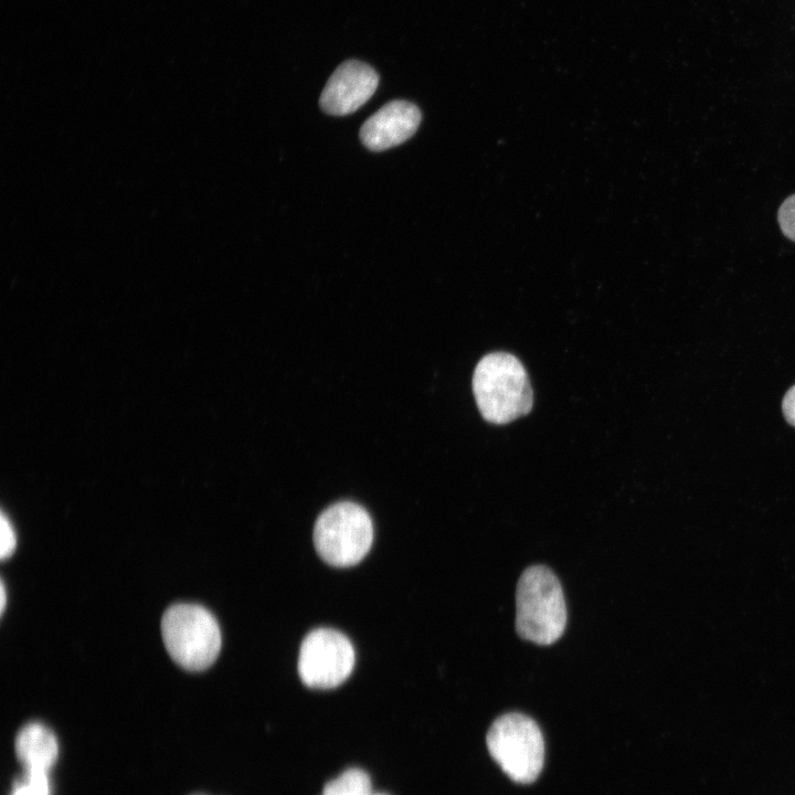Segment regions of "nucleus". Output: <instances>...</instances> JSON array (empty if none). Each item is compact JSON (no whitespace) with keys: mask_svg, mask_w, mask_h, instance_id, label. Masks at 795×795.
<instances>
[{"mask_svg":"<svg viewBox=\"0 0 795 795\" xmlns=\"http://www.w3.org/2000/svg\"><path fill=\"white\" fill-rule=\"evenodd\" d=\"M379 85L377 72L360 61L340 64L325 85L319 104L330 115L351 114L364 105Z\"/></svg>","mask_w":795,"mask_h":795,"instance_id":"7","label":"nucleus"},{"mask_svg":"<svg viewBox=\"0 0 795 795\" xmlns=\"http://www.w3.org/2000/svg\"><path fill=\"white\" fill-rule=\"evenodd\" d=\"M516 610V629L523 639L551 645L565 629L566 607L562 586L544 565H532L520 575Z\"/></svg>","mask_w":795,"mask_h":795,"instance_id":"2","label":"nucleus"},{"mask_svg":"<svg viewBox=\"0 0 795 795\" xmlns=\"http://www.w3.org/2000/svg\"><path fill=\"white\" fill-rule=\"evenodd\" d=\"M0 536H1V543H0V556L1 560H4L9 558L12 552L15 549L17 545V537L14 533V530L12 528L11 522L6 517V515L1 513V521H0Z\"/></svg>","mask_w":795,"mask_h":795,"instance_id":"13","label":"nucleus"},{"mask_svg":"<svg viewBox=\"0 0 795 795\" xmlns=\"http://www.w3.org/2000/svg\"><path fill=\"white\" fill-rule=\"evenodd\" d=\"M161 633L171 658L191 671L211 666L221 649V632L215 617L197 604L170 606L162 616Z\"/></svg>","mask_w":795,"mask_h":795,"instance_id":"3","label":"nucleus"},{"mask_svg":"<svg viewBox=\"0 0 795 795\" xmlns=\"http://www.w3.org/2000/svg\"><path fill=\"white\" fill-rule=\"evenodd\" d=\"M421 112L406 100H392L371 115L360 128V139L370 150L382 151L410 139L421 123Z\"/></svg>","mask_w":795,"mask_h":795,"instance_id":"8","label":"nucleus"},{"mask_svg":"<svg viewBox=\"0 0 795 795\" xmlns=\"http://www.w3.org/2000/svg\"><path fill=\"white\" fill-rule=\"evenodd\" d=\"M15 753L25 770L47 772L59 755L57 740L45 725L28 723L17 735Z\"/></svg>","mask_w":795,"mask_h":795,"instance_id":"9","label":"nucleus"},{"mask_svg":"<svg viewBox=\"0 0 795 795\" xmlns=\"http://www.w3.org/2000/svg\"><path fill=\"white\" fill-rule=\"evenodd\" d=\"M487 746L501 770L517 783H532L544 761V741L538 724L529 717L511 712L494 721Z\"/></svg>","mask_w":795,"mask_h":795,"instance_id":"5","label":"nucleus"},{"mask_svg":"<svg viewBox=\"0 0 795 795\" xmlns=\"http://www.w3.org/2000/svg\"><path fill=\"white\" fill-rule=\"evenodd\" d=\"M373 524L367 510L351 501L329 506L317 518L314 543L324 561L335 566H351L369 552Z\"/></svg>","mask_w":795,"mask_h":795,"instance_id":"4","label":"nucleus"},{"mask_svg":"<svg viewBox=\"0 0 795 795\" xmlns=\"http://www.w3.org/2000/svg\"><path fill=\"white\" fill-rule=\"evenodd\" d=\"M12 795H50L47 772L25 770L23 780L18 782Z\"/></svg>","mask_w":795,"mask_h":795,"instance_id":"11","label":"nucleus"},{"mask_svg":"<svg viewBox=\"0 0 795 795\" xmlns=\"http://www.w3.org/2000/svg\"><path fill=\"white\" fill-rule=\"evenodd\" d=\"M371 795H388V794H384V793H374V792H373Z\"/></svg>","mask_w":795,"mask_h":795,"instance_id":"16","label":"nucleus"},{"mask_svg":"<svg viewBox=\"0 0 795 795\" xmlns=\"http://www.w3.org/2000/svg\"><path fill=\"white\" fill-rule=\"evenodd\" d=\"M778 222L784 235L795 242V194L782 203L778 210Z\"/></svg>","mask_w":795,"mask_h":795,"instance_id":"12","label":"nucleus"},{"mask_svg":"<svg viewBox=\"0 0 795 795\" xmlns=\"http://www.w3.org/2000/svg\"><path fill=\"white\" fill-rule=\"evenodd\" d=\"M782 410L785 420L795 426V385L786 392L782 402Z\"/></svg>","mask_w":795,"mask_h":795,"instance_id":"14","label":"nucleus"},{"mask_svg":"<svg viewBox=\"0 0 795 795\" xmlns=\"http://www.w3.org/2000/svg\"><path fill=\"white\" fill-rule=\"evenodd\" d=\"M473 392L483 417L494 424H507L528 414L533 393L526 369L507 352H491L477 363Z\"/></svg>","mask_w":795,"mask_h":795,"instance_id":"1","label":"nucleus"},{"mask_svg":"<svg viewBox=\"0 0 795 795\" xmlns=\"http://www.w3.org/2000/svg\"><path fill=\"white\" fill-rule=\"evenodd\" d=\"M0 594H1V598H0V604H1V606H0V610H1V613H3L4 607H6V602H7V601H6V589H4V583H3V581H1Z\"/></svg>","mask_w":795,"mask_h":795,"instance_id":"15","label":"nucleus"},{"mask_svg":"<svg viewBox=\"0 0 795 795\" xmlns=\"http://www.w3.org/2000/svg\"><path fill=\"white\" fill-rule=\"evenodd\" d=\"M354 649L340 632L317 628L304 638L298 657V675L304 685L331 689L341 685L354 667Z\"/></svg>","mask_w":795,"mask_h":795,"instance_id":"6","label":"nucleus"},{"mask_svg":"<svg viewBox=\"0 0 795 795\" xmlns=\"http://www.w3.org/2000/svg\"><path fill=\"white\" fill-rule=\"evenodd\" d=\"M370 776L360 768L351 767L328 782L321 795H371Z\"/></svg>","mask_w":795,"mask_h":795,"instance_id":"10","label":"nucleus"}]
</instances>
